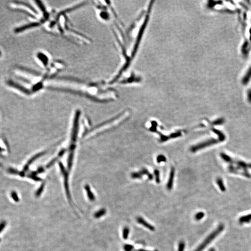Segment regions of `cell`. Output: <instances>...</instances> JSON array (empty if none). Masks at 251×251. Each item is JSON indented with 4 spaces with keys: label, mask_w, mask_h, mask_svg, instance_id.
<instances>
[{
    "label": "cell",
    "mask_w": 251,
    "mask_h": 251,
    "mask_svg": "<svg viewBox=\"0 0 251 251\" xmlns=\"http://www.w3.org/2000/svg\"><path fill=\"white\" fill-rule=\"evenodd\" d=\"M4 151V149H3L0 147V152H2V151Z\"/></svg>",
    "instance_id": "cell-24"
},
{
    "label": "cell",
    "mask_w": 251,
    "mask_h": 251,
    "mask_svg": "<svg viewBox=\"0 0 251 251\" xmlns=\"http://www.w3.org/2000/svg\"><path fill=\"white\" fill-rule=\"evenodd\" d=\"M137 221L139 224L143 225V226L147 228L150 230H151L152 231H155V227L154 226H153L152 225H151V224H149L148 222H146L144 219L141 217L137 218Z\"/></svg>",
    "instance_id": "cell-3"
},
{
    "label": "cell",
    "mask_w": 251,
    "mask_h": 251,
    "mask_svg": "<svg viewBox=\"0 0 251 251\" xmlns=\"http://www.w3.org/2000/svg\"><path fill=\"white\" fill-rule=\"evenodd\" d=\"M174 176V168H172L171 170V172H170L169 180L168 181V183L167 184V188L168 190H171L173 187Z\"/></svg>",
    "instance_id": "cell-4"
},
{
    "label": "cell",
    "mask_w": 251,
    "mask_h": 251,
    "mask_svg": "<svg viewBox=\"0 0 251 251\" xmlns=\"http://www.w3.org/2000/svg\"><path fill=\"white\" fill-rule=\"evenodd\" d=\"M209 251H215V249H213V248H212V249H210V250H209Z\"/></svg>",
    "instance_id": "cell-23"
},
{
    "label": "cell",
    "mask_w": 251,
    "mask_h": 251,
    "mask_svg": "<svg viewBox=\"0 0 251 251\" xmlns=\"http://www.w3.org/2000/svg\"><path fill=\"white\" fill-rule=\"evenodd\" d=\"M224 229V225L222 224L220 225L216 229H215L208 236V237L203 241V242L194 251H203V250L208 246L216 237L218 236L223 231Z\"/></svg>",
    "instance_id": "cell-1"
},
{
    "label": "cell",
    "mask_w": 251,
    "mask_h": 251,
    "mask_svg": "<svg viewBox=\"0 0 251 251\" xmlns=\"http://www.w3.org/2000/svg\"><path fill=\"white\" fill-rule=\"evenodd\" d=\"M138 251H149V250H144V249H140Z\"/></svg>",
    "instance_id": "cell-21"
},
{
    "label": "cell",
    "mask_w": 251,
    "mask_h": 251,
    "mask_svg": "<svg viewBox=\"0 0 251 251\" xmlns=\"http://www.w3.org/2000/svg\"><path fill=\"white\" fill-rule=\"evenodd\" d=\"M247 99L249 102L251 103V89H250L247 92Z\"/></svg>",
    "instance_id": "cell-19"
},
{
    "label": "cell",
    "mask_w": 251,
    "mask_h": 251,
    "mask_svg": "<svg viewBox=\"0 0 251 251\" xmlns=\"http://www.w3.org/2000/svg\"><path fill=\"white\" fill-rule=\"evenodd\" d=\"M129 228L128 227H125L123 230V238L124 240H126L129 234Z\"/></svg>",
    "instance_id": "cell-10"
},
{
    "label": "cell",
    "mask_w": 251,
    "mask_h": 251,
    "mask_svg": "<svg viewBox=\"0 0 251 251\" xmlns=\"http://www.w3.org/2000/svg\"><path fill=\"white\" fill-rule=\"evenodd\" d=\"M159 171L156 170L155 171V174H156V181L157 183H159L160 181L159 180Z\"/></svg>",
    "instance_id": "cell-18"
},
{
    "label": "cell",
    "mask_w": 251,
    "mask_h": 251,
    "mask_svg": "<svg viewBox=\"0 0 251 251\" xmlns=\"http://www.w3.org/2000/svg\"><path fill=\"white\" fill-rule=\"evenodd\" d=\"M217 140L215 139H211L202 143H200L197 145L193 146L190 148V150L192 152H195L201 149L202 148L206 147L210 145H212L217 143Z\"/></svg>",
    "instance_id": "cell-2"
},
{
    "label": "cell",
    "mask_w": 251,
    "mask_h": 251,
    "mask_svg": "<svg viewBox=\"0 0 251 251\" xmlns=\"http://www.w3.org/2000/svg\"><path fill=\"white\" fill-rule=\"evenodd\" d=\"M106 212V210L105 208H102L100 210L97 211L94 214V217L96 219H99L104 216Z\"/></svg>",
    "instance_id": "cell-7"
},
{
    "label": "cell",
    "mask_w": 251,
    "mask_h": 251,
    "mask_svg": "<svg viewBox=\"0 0 251 251\" xmlns=\"http://www.w3.org/2000/svg\"><path fill=\"white\" fill-rule=\"evenodd\" d=\"M44 187V185H42L41 186V187L39 188V189L37 190V191L35 193V195L36 197H39L41 195V194H42V192L43 191Z\"/></svg>",
    "instance_id": "cell-12"
},
{
    "label": "cell",
    "mask_w": 251,
    "mask_h": 251,
    "mask_svg": "<svg viewBox=\"0 0 251 251\" xmlns=\"http://www.w3.org/2000/svg\"><path fill=\"white\" fill-rule=\"evenodd\" d=\"M250 42H251V29L250 30Z\"/></svg>",
    "instance_id": "cell-22"
},
{
    "label": "cell",
    "mask_w": 251,
    "mask_h": 251,
    "mask_svg": "<svg viewBox=\"0 0 251 251\" xmlns=\"http://www.w3.org/2000/svg\"><path fill=\"white\" fill-rule=\"evenodd\" d=\"M85 190L88 199L90 200V201H94L95 199V197L94 193L92 192V191L91 190L89 186L87 185L85 186Z\"/></svg>",
    "instance_id": "cell-6"
},
{
    "label": "cell",
    "mask_w": 251,
    "mask_h": 251,
    "mask_svg": "<svg viewBox=\"0 0 251 251\" xmlns=\"http://www.w3.org/2000/svg\"><path fill=\"white\" fill-rule=\"evenodd\" d=\"M251 79V67L249 68L248 71L242 79V82L243 85H246L248 83Z\"/></svg>",
    "instance_id": "cell-5"
},
{
    "label": "cell",
    "mask_w": 251,
    "mask_h": 251,
    "mask_svg": "<svg viewBox=\"0 0 251 251\" xmlns=\"http://www.w3.org/2000/svg\"><path fill=\"white\" fill-rule=\"evenodd\" d=\"M204 215H205V214L203 212H198L195 215V219L197 220H199L204 217Z\"/></svg>",
    "instance_id": "cell-11"
},
{
    "label": "cell",
    "mask_w": 251,
    "mask_h": 251,
    "mask_svg": "<svg viewBox=\"0 0 251 251\" xmlns=\"http://www.w3.org/2000/svg\"><path fill=\"white\" fill-rule=\"evenodd\" d=\"M157 162L160 163V162H163V161H165L166 160V158H165L164 156L163 155H159L157 157Z\"/></svg>",
    "instance_id": "cell-16"
},
{
    "label": "cell",
    "mask_w": 251,
    "mask_h": 251,
    "mask_svg": "<svg viewBox=\"0 0 251 251\" xmlns=\"http://www.w3.org/2000/svg\"><path fill=\"white\" fill-rule=\"evenodd\" d=\"M11 197L13 198V199L16 202H18L19 201V198L17 195V194L15 192H12L11 193Z\"/></svg>",
    "instance_id": "cell-14"
},
{
    "label": "cell",
    "mask_w": 251,
    "mask_h": 251,
    "mask_svg": "<svg viewBox=\"0 0 251 251\" xmlns=\"http://www.w3.org/2000/svg\"><path fill=\"white\" fill-rule=\"evenodd\" d=\"M5 222H3V223H1L0 225V232H1V231L4 229V228L5 227Z\"/></svg>",
    "instance_id": "cell-20"
},
{
    "label": "cell",
    "mask_w": 251,
    "mask_h": 251,
    "mask_svg": "<svg viewBox=\"0 0 251 251\" xmlns=\"http://www.w3.org/2000/svg\"><path fill=\"white\" fill-rule=\"evenodd\" d=\"M1 166V164H0V166Z\"/></svg>",
    "instance_id": "cell-25"
},
{
    "label": "cell",
    "mask_w": 251,
    "mask_h": 251,
    "mask_svg": "<svg viewBox=\"0 0 251 251\" xmlns=\"http://www.w3.org/2000/svg\"><path fill=\"white\" fill-rule=\"evenodd\" d=\"M185 247V243L183 241H181L179 242L178 247V251H184Z\"/></svg>",
    "instance_id": "cell-13"
},
{
    "label": "cell",
    "mask_w": 251,
    "mask_h": 251,
    "mask_svg": "<svg viewBox=\"0 0 251 251\" xmlns=\"http://www.w3.org/2000/svg\"><path fill=\"white\" fill-rule=\"evenodd\" d=\"M217 183L219 188L220 189L221 191L224 192V191H225L226 190V188L224 186L223 182V181H222L221 179H220V178H218L217 179Z\"/></svg>",
    "instance_id": "cell-9"
},
{
    "label": "cell",
    "mask_w": 251,
    "mask_h": 251,
    "mask_svg": "<svg viewBox=\"0 0 251 251\" xmlns=\"http://www.w3.org/2000/svg\"><path fill=\"white\" fill-rule=\"evenodd\" d=\"M239 221L241 224L251 221V213L241 217L239 219Z\"/></svg>",
    "instance_id": "cell-8"
},
{
    "label": "cell",
    "mask_w": 251,
    "mask_h": 251,
    "mask_svg": "<svg viewBox=\"0 0 251 251\" xmlns=\"http://www.w3.org/2000/svg\"><path fill=\"white\" fill-rule=\"evenodd\" d=\"M124 249L126 251H131L133 249V246L131 245H126L124 246Z\"/></svg>",
    "instance_id": "cell-17"
},
{
    "label": "cell",
    "mask_w": 251,
    "mask_h": 251,
    "mask_svg": "<svg viewBox=\"0 0 251 251\" xmlns=\"http://www.w3.org/2000/svg\"><path fill=\"white\" fill-rule=\"evenodd\" d=\"M8 172L10 173V174H19L20 175V173H21V172L19 173L16 169H14L12 168H9V169H8Z\"/></svg>",
    "instance_id": "cell-15"
}]
</instances>
